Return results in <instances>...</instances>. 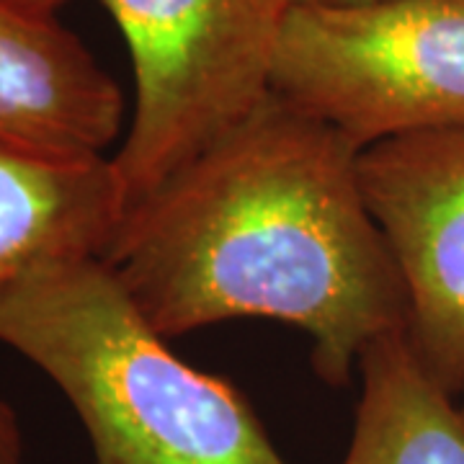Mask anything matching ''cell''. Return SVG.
Returning <instances> with one entry per match:
<instances>
[{
    "mask_svg": "<svg viewBox=\"0 0 464 464\" xmlns=\"http://www.w3.org/2000/svg\"><path fill=\"white\" fill-rule=\"evenodd\" d=\"M11 5H16L21 11H29V14H39V16H54V11L67 3V0H5Z\"/></svg>",
    "mask_w": 464,
    "mask_h": 464,
    "instance_id": "cell-11",
    "label": "cell"
},
{
    "mask_svg": "<svg viewBox=\"0 0 464 464\" xmlns=\"http://www.w3.org/2000/svg\"><path fill=\"white\" fill-rule=\"evenodd\" d=\"M462 398H464V395H462ZM462 411H464V400H462Z\"/></svg>",
    "mask_w": 464,
    "mask_h": 464,
    "instance_id": "cell-12",
    "label": "cell"
},
{
    "mask_svg": "<svg viewBox=\"0 0 464 464\" xmlns=\"http://www.w3.org/2000/svg\"><path fill=\"white\" fill-rule=\"evenodd\" d=\"M366 207L405 289V333L433 380L464 395V130L384 140L359 155Z\"/></svg>",
    "mask_w": 464,
    "mask_h": 464,
    "instance_id": "cell-5",
    "label": "cell"
},
{
    "mask_svg": "<svg viewBox=\"0 0 464 464\" xmlns=\"http://www.w3.org/2000/svg\"><path fill=\"white\" fill-rule=\"evenodd\" d=\"M121 217L114 160L0 150V284L54 261L101 258Z\"/></svg>",
    "mask_w": 464,
    "mask_h": 464,
    "instance_id": "cell-7",
    "label": "cell"
},
{
    "mask_svg": "<svg viewBox=\"0 0 464 464\" xmlns=\"http://www.w3.org/2000/svg\"><path fill=\"white\" fill-rule=\"evenodd\" d=\"M134 67V114L114 168L124 209L268 96L284 0H103Z\"/></svg>",
    "mask_w": 464,
    "mask_h": 464,
    "instance_id": "cell-4",
    "label": "cell"
},
{
    "mask_svg": "<svg viewBox=\"0 0 464 464\" xmlns=\"http://www.w3.org/2000/svg\"><path fill=\"white\" fill-rule=\"evenodd\" d=\"M121 116V91L75 34L0 0V150L103 158Z\"/></svg>",
    "mask_w": 464,
    "mask_h": 464,
    "instance_id": "cell-6",
    "label": "cell"
},
{
    "mask_svg": "<svg viewBox=\"0 0 464 464\" xmlns=\"http://www.w3.org/2000/svg\"><path fill=\"white\" fill-rule=\"evenodd\" d=\"M380 0H284L286 8H362Z\"/></svg>",
    "mask_w": 464,
    "mask_h": 464,
    "instance_id": "cell-10",
    "label": "cell"
},
{
    "mask_svg": "<svg viewBox=\"0 0 464 464\" xmlns=\"http://www.w3.org/2000/svg\"><path fill=\"white\" fill-rule=\"evenodd\" d=\"M359 155L346 134L268 91L124 209L101 261L168 341L237 317L279 320L310 338L317 377L343 387L408 315Z\"/></svg>",
    "mask_w": 464,
    "mask_h": 464,
    "instance_id": "cell-1",
    "label": "cell"
},
{
    "mask_svg": "<svg viewBox=\"0 0 464 464\" xmlns=\"http://www.w3.org/2000/svg\"><path fill=\"white\" fill-rule=\"evenodd\" d=\"M268 88L362 150L464 130V0L286 8Z\"/></svg>",
    "mask_w": 464,
    "mask_h": 464,
    "instance_id": "cell-3",
    "label": "cell"
},
{
    "mask_svg": "<svg viewBox=\"0 0 464 464\" xmlns=\"http://www.w3.org/2000/svg\"><path fill=\"white\" fill-rule=\"evenodd\" d=\"M0 464H24V439L14 408L0 398Z\"/></svg>",
    "mask_w": 464,
    "mask_h": 464,
    "instance_id": "cell-9",
    "label": "cell"
},
{
    "mask_svg": "<svg viewBox=\"0 0 464 464\" xmlns=\"http://www.w3.org/2000/svg\"><path fill=\"white\" fill-rule=\"evenodd\" d=\"M0 343L54 382L93 464H286L246 395L179 359L101 258L0 284Z\"/></svg>",
    "mask_w": 464,
    "mask_h": 464,
    "instance_id": "cell-2",
    "label": "cell"
},
{
    "mask_svg": "<svg viewBox=\"0 0 464 464\" xmlns=\"http://www.w3.org/2000/svg\"><path fill=\"white\" fill-rule=\"evenodd\" d=\"M353 436L341 464H464V411L405 331L366 348Z\"/></svg>",
    "mask_w": 464,
    "mask_h": 464,
    "instance_id": "cell-8",
    "label": "cell"
}]
</instances>
